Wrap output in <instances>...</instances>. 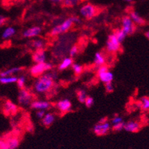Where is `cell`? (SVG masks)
Returning <instances> with one entry per match:
<instances>
[{"instance_id": "cell-1", "label": "cell", "mask_w": 149, "mask_h": 149, "mask_svg": "<svg viewBox=\"0 0 149 149\" xmlns=\"http://www.w3.org/2000/svg\"><path fill=\"white\" fill-rule=\"evenodd\" d=\"M56 79V74L54 72H47L39 77L35 82L33 88L36 93H45L54 88V80Z\"/></svg>"}, {"instance_id": "cell-2", "label": "cell", "mask_w": 149, "mask_h": 149, "mask_svg": "<svg viewBox=\"0 0 149 149\" xmlns=\"http://www.w3.org/2000/svg\"><path fill=\"white\" fill-rule=\"evenodd\" d=\"M74 24V22L73 21L72 17L66 19L61 24H59V25H56V26H54L51 31L50 34L52 36H58L59 34H62V33H66L67 31H68L71 28V27L73 26Z\"/></svg>"}, {"instance_id": "cell-3", "label": "cell", "mask_w": 149, "mask_h": 149, "mask_svg": "<svg viewBox=\"0 0 149 149\" xmlns=\"http://www.w3.org/2000/svg\"><path fill=\"white\" fill-rule=\"evenodd\" d=\"M53 65L51 62H44V63H36L30 69V73L33 77H40L45 71L51 70Z\"/></svg>"}, {"instance_id": "cell-4", "label": "cell", "mask_w": 149, "mask_h": 149, "mask_svg": "<svg viewBox=\"0 0 149 149\" xmlns=\"http://www.w3.org/2000/svg\"><path fill=\"white\" fill-rule=\"evenodd\" d=\"M20 140L18 136H10L2 138L0 141V149H17L19 147Z\"/></svg>"}, {"instance_id": "cell-5", "label": "cell", "mask_w": 149, "mask_h": 149, "mask_svg": "<svg viewBox=\"0 0 149 149\" xmlns=\"http://www.w3.org/2000/svg\"><path fill=\"white\" fill-rule=\"evenodd\" d=\"M33 94L26 88L21 89L18 94V102L21 106L26 107L33 102Z\"/></svg>"}, {"instance_id": "cell-6", "label": "cell", "mask_w": 149, "mask_h": 149, "mask_svg": "<svg viewBox=\"0 0 149 149\" xmlns=\"http://www.w3.org/2000/svg\"><path fill=\"white\" fill-rule=\"evenodd\" d=\"M98 13V8L90 3L83 5L80 9L81 15L86 19H91L93 18Z\"/></svg>"}, {"instance_id": "cell-7", "label": "cell", "mask_w": 149, "mask_h": 149, "mask_svg": "<svg viewBox=\"0 0 149 149\" xmlns=\"http://www.w3.org/2000/svg\"><path fill=\"white\" fill-rule=\"evenodd\" d=\"M120 46H121V43L117 40L114 33L110 34L108 36V40L106 42V48L108 52H117L120 49Z\"/></svg>"}, {"instance_id": "cell-8", "label": "cell", "mask_w": 149, "mask_h": 149, "mask_svg": "<svg viewBox=\"0 0 149 149\" xmlns=\"http://www.w3.org/2000/svg\"><path fill=\"white\" fill-rule=\"evenodd\" d=\"M122 29L128 35L133 34L134 33L136 27L134 22L132 21L129 16H125L122 19Z\"/></svg>"}, {"instance_id": "cell-9", "label": "cell", "mask_w": 149, "mask_h": 149, "mask_svg": "<svg viewBox=\"0 0 149 149\" xmlns=\"http://www.w3.org/2000/svg\"><path fill=\"white\" fill-rule=\"evenodd\" d=\"M111 130V124L108 122L103 123H98L93 126V133L97 136H105Z\"/></svg>"}, {"instance_id": "cell-10", "label": "cell", "mask_w": 149, "mask_h": 149, "mask_svg": "<svg viewBox=\"0 0 149 149\" xmlns=\"http://www.w3.org/2000/svg\"><path fill=\"white\" fill-rule=\"evenodd\" d=\"M18 111V107L14 102L8 100L3 104V111L6 115H13Z\"/></svg>"}, {"instance_id": "cell-11", "label": "cell", "mask_w": 149, "mask_h": 149, "mask_svg": "<svg viewBox=\"0 0 149 149\" xmlns=\"http://www.w3.org/2000/svg\"><path fill=\"white\" fill-rule=\"evenodd\" d=\"M56 108H58L59 111L62 113H67V112L70 111L71 108H72V104L71 102L68 99H65V100H59L56 103Z\"/></svg>"}, {"instance_id": "cell-12", "label": "cell", "mask_w": 149, "mask_h": 149, "mask_svg": "<svg viewBox=\"0 0 149 149\" xmlns=\"http://www.w3.org/2000/svg\"><path fill=\"white\" fill-rule=\"evenodd\" d=\"M31 108L34 110H47L49 109L51 106V104L48 101H42V100H35L31 104Z\"/></svg>"}, {"instance_id": "cell-13", "label": "cell", "mask_w": 149, "mask_h": 149, "mask_svg": "<svg viewBox=\"0 0 149 149\" xmlns=\"http://www.w3.org/2000/svg\"><path fill=\"white\" fill-rule=\"evenodd\" d=\"M42 32V28L39 26H34L28 28L23 32V36L25 38H33L39 36Z\"/></svg>"}, {"instance_id": "cell-14", "label": "cell", "mask_w": 149, "mask_h": 149, "mask_svg": "<svg viewBox=\"0 0 149 149\" xmlns=\"http://www.w3.org/2000/svg\"><path fill=\"white\" fill-rule=\"evenodd\" d=\"M33 61L36 63H44L46 61L45 51L43 49L36 50L32 56Z\"/></svg>"}, {"instance_id": "cell-15", "label": "cell", "mask_w": 149, "mask_h": 149, "mask_svg": "<svg viewBox=\"0 0 149 149\" xmlns=\"http://www.w3.org/2000/svg\"><path fill=\"white\" fill-rule=\"evenodd\" d=\"M140 128V124L138 122L135 121V120H131V121H128L127 123H125L124 130H125L128 132L135 133L139 131Z\"/></svg>"}, {"instance_id": "cell-16", "label": "cell", "mask_w": 149, "mask_h": 149, "mask_svg": "<svg viewBox=\"0 0 149 149\" xmlns=\"http://www.w3.org/2000/svg\"><path fill=\"white\" fill-rule=\"evenodd\" d=\"M99 79L103 83H108V82H111L113 80L114 76L113 74L109 70H106L105 72L100 73L98 74Z\"/></svg>"}, {"instance_id": "cell-17", "label": "cell", "mask_w": 149, "mask_h": 149, "mask_svg": "<svg viewBox=\"0 0 149 149\" xmlns=\"http://www.w3.org/2000/svg\"><path fill=\"white\" fill-rule=\"evenodd\" d=\"M129 17H131V19H132V21L134 22V24L139 25H143L144 24H146V21H145L144 19L141 17L140 15L136 12L135 10H131L130 11Z\"/></svg>"}, {"instance_id": "cell-18", "label": "cell", "mask_w": 149, "mask_h": 149, "mask_svg": "<svg viewBox=\"0 0 149 149\" xmlns=\"http://www.w3.org/2000/svg\"><path fill=\"white\" fill-rule=\"evenodd\" d=\"M55 121V115L52 113H47L42 120V124L45 127H49Z\"/></svg>"}, {"instance_id": "cell-19", "label": "cell", "mask_w": 149, "mask_h": 149, "mask_svg": "<svg viewBox=\"0 0 149 149\" xmlns=\"http://www.w3.org/2000/svg\"><path fill=\"white\" fill-rule=\"evenodd\" d=\"M22 70V68L21 67H14L11 68L10 69H8L6 70H4L0 74V77H8V76H12L15 74H17L19 71Z\"/></svg>"}, {"instance_id": "cell-20", "label": "cell", "mask_w": 149, "mask_h": 149, "mask_svg": "<svg viewBox=\"0 0 149 149\" xmlns=\"http://www.w3.org/2000/svg\"><path fill=\"white\" fill-rule=\"evenodd\" d=\"M73 63V59L71 57H66L62 61L60 64H59L58 69L59 70H64L65 69L68 68L70 66H72Z\"/></svg>"}, {"instance_id": "cell-21", "label": "cell", "mask_w": 149, "mask_h": 149, "mask_svg": "<svg viewBox=\"0 0 149 149\" xmlns=\"http://www.w3.org/2000/svg\"><path fill=\"white\" fill-rule=\"evenodd\" d=\"M16 33V30L13 27H8L5 28L4 31L2 32V40H8L9 38H11L12 36H14Z\"/></svg>"}, {"instance_id": "cell-22", "label": "cell", "mask_w": 149, "mask_h": 149, "mask_svg": "<svg viewBox=\"0 0 149 149\" xmlns=\"http://www.w3.org/2000/svg\"><path fill=\"white\" fill-rule=\"evenodd\" d=\"M138 107L142 108L144 111H148L149 110V97H142L139 99V102L137 103Z\"/></svg>"}, {"instance_id": "cell-23", "label": "cell", "mask_w": 149, "mask_h": 149, "mask_svg": "<svg viewBox=\"0 0 149 149\" xmlns=\"http://www.w3.org/2000/svg\"><path fill=\"white\" fill-rule=\"evenodd\" d=\"M105 62V59L104 56L100 52H97L94 56V64L95 65L100 67L102 65H104Z\"/></svg>"}, {"instance_id": "cell-24", "label": "cell", "mask_w": 149, "mask_h": 149, "mask_svg": "<svg viewBox=\"0 0 149 149\" xmlns=\"http://www.w3.org/2000/svg\"><path fill=\"white\" fill-rule=\"evenodd\" d=\"M44 45V41L42 40H41V39H37V40H32V41L30 42V46L32 47V48H35L36 50L43 49Z\"/></svg>"}, {"instance_id": "cell-25", "label": "cell", "mask_w": 149, "mask_h": 149, "mask_svg": "<svg viewBox=\"0 0 149 149\" xmlns=\"http://www.w3.org/2000/svg\"><path fill=\"white\" fill-rule=\"evenodd\" d=\"M18 78L13 76H8V77H4L0 78V82L2 84H11L17 82Z\"/></svg>"}, {"instance_id": "cell-26", "label": "cell", "mask_w": 149, "mask_h": 149, "mask_svg": "<svg viewBox=\"0 0 149 149\" xmlns=\"http://www.w3.org/2000/svg\"><path fill=\"white\" fill-rule=\"evenodd\" d=\"M113 33H114L115 36H116L117 40H119V42H120V43L123 42L125 40L126 36H128V34H127V33H125V31L122 29V28L121 29L116 30Z\"/></svg>"}, {"instance_id": "cell-27", "label": "cell", "mask_w": 149, "mask_h": 149, "mask_svg": "<svg viewBox=\"0 0 149 149\" xmlns=\"http://www.w3.org/2000/svg\"><path fill=\"white\" fill-rule=\"evenodd\" d=\"M77 97L79 102H81V103H85V100H86V99H87V97L88 96L87 95L86 91L85 90L80 89V90H78L77 91Z\"/></svg>"}, {"instance_id": "cell-28", "label": "cell", "mask_w": 149, "mask_h": 149, "mask_svg": "<svg viewBox=\"0 0 149 149\" xmlns=\"http://www.w3.org/2000/svg\"><path fill=\"white\" fill-rule=\"evenodd\" d=\"M82 1V0H63L62 5L65 8H72L78 5Z\"/></svg>"}, {"instance_id": "cell-29", "label": "cell", "mask_w": 149, "mask_h": 149, "mask_svg": "<svg viewBox=\"0 0 149 149\" xmlns=\"http://www.w3.org/2000/svg\"><path fill=\"white\" fill-rule=\"evenodd\" d=\"M71 67H72V70H74V74H77V75H79L83 71V68H82V66L78 64V63H74Z\"/></svg>"}, {"instance_id": "cell-30", "label": "cell", "mask_w": 149, "mask_h": 149, "mask_svg": "<svg viewBox=\"0 0 149 149\" xmlns=\"http://www.w3.org/2000/svg\"><path fill=\"white\" fill-rule=\"evenodd\" d=\"M25 82H26V78H25V76H21L18 78V80H17V86H18L19 88L21 90V89L25 88Z\"/></svg>"}, {"instance_id": "cell-31", "label": "cell", "mask_w": 149, "mask_h": 149, "mask_svg": "<svg viewBox=\"0 0 149 149\" xmlns=\"http://www.w3.org/2000/svg\"><path fill=\"white\" fill-rule=\"evenodd\" d=\"M125 123L122 122V123H118V124L112 125V130L114 131H121L125 128Z\"/></svg>"}, {"instance_id": "cell-32", "label": "cell", "mask_w": 149, "mask_h": 149, "mask_svg": "<svg viewBox=\"0 0 149 149\" xmlns=\"http://www.w3.org/2000/svg\"><path fill=\"white\" fill-rule=\"evenodd\" d=\"M78 52H79V48H78V47L77 45H74L70 48V51H69V55H70V57L73 58L77 56Z\"/></svg>"}, {"instance_id": "cell-33", "label": "cell", "mask_w": 149, "mask_h": 149, "mask_svg": "<svg viewBox=\"0 0 149 149\" xmlns=\"http://www.w3.org/2000/svg\"><path fill=\"white\" fill-rule=\"evenodd\" d=\"M105 88L106 92L108 93H112L113 91V89H114V87H113V82H108V83L105 84Z\"/></svg>"}, {"instance_id": "cell-34", "label": "cell", "mask_w": 149, "mask_h": 149, "mask_svg": "<svg viewBox=\"0 0 149 149\" xmlns=\"http://www.w3.org/2000/svg\"><path fill=\"white\" fill-rule=\"evenodd\" d=\"M93 103H94V100L91 97H88L85 102V106L87 107V108H91L93 105Z\"/></svg>"}, {"instance_id": "cell-35", "label": "cell", "mask_w": 149, "mask_h": 149, "mask_svg": "<svg viewBox=\"0 0 149 149\" xmlns=\"http://www.w3.org/2000/svg\"><path fill=\"white\" fill-rule=\"evenodd\" d=\"M122 122H123V118H122L121 116H115L114 117H113V119L111 120V124L112 125L118 124V123H122Z\"/></svg>"}, {"instance_id": "cell-36", "label": "cell", "mask_w": 149, "mask_h": 149, "mask_svg": "<svg viewBox=\"0 0 149 149\" xmlns=\"http://www.w3.org/2000/svg\"><path fill=\"white\" fill-rule=\"evenodd\" d=\"M45 110H39L38 111H36V117L38 119H42V120L43 117L45 116Z\"/></svg>"}, {"instance_id": "cell-37", "label": "cell", "mask_w": 149, "mask_h": 149, "mask_svg": "<svg viewBox=\"0 0 149 149\" xmlns=\"http://www.w3.org/2000/svg\"><path fill=\"white\" fill-rule=\"evenodd\" d=\"M106 70H108V68L107 66L105 65L100 66V67H99L98 69H97V74H100V73L105 72V71H106Z\"/></svg>"}, {"instance_id": "cell-38", "label": "cell", "mask_w": 149, "mask_h": 149, "mask_svg": "<svg viewBox=\"0 0 149 149\" xmlns=\"http://www.w3.org/2000/svg\"><path fill=\"white\" fill-rule=\"evenodd\" d=\"M5 22H6V18L3 16H0V25L2 26L5 23Z\"/></svg>"}, {"instance_id": "cell-39", "label": "cell", "mask_w": 149, "mask_h": 149, "mask_svg": "<svg viewBox=\"0 0 149 149\" xmlns=\"http://www.w3.org/2000/svg\"><path fill=\"white\" fill-rule=\"evenodd\" d=\"M106 122H108V118H107V117H103V118L100 119L99 123H106Z\"/></svg>"}, {"instance_id": "cell-40", "label": "cell", "mask_w": 149, "mask_h": 149, "mask_svg": "<svg viewBox=\"0 0 149 149\" xmlns=\"http://www.w3.org/2000/svg\"><path fill=\"white\" fill-rule=\"evenodd\" d=\"M51 2H54V3H59V2H62L63 0H50Z\"/></svg>"}, {"instance_id": "cell-41", "label": "cell", "mask_w": 149, "mask_h": 149, "mask_svg": "<svg viewBox=\"0 0 149 149\" xmlns=\"http://www.w3.org/2000/svg\"><path fill=\"white\" fill-rule=\"evenodd\" d=\"M145 36H146V37L149 40V30L146 31V33H145Z\"/></svg>"}, {"instance_id": "cell-42", "label": "cell", "mask_w": 149, "mask_h": 149, "mask_svg": "<svg viewBox=\"0 0 149 149\" xmlns=\"http://www.w3.org/2000/svg\"><path fill=\"white\" fill-rule=\"evenodd\" d=\"M123 1H125V2H132L133 0H123Z\"/></svg>"}]
</instances>
